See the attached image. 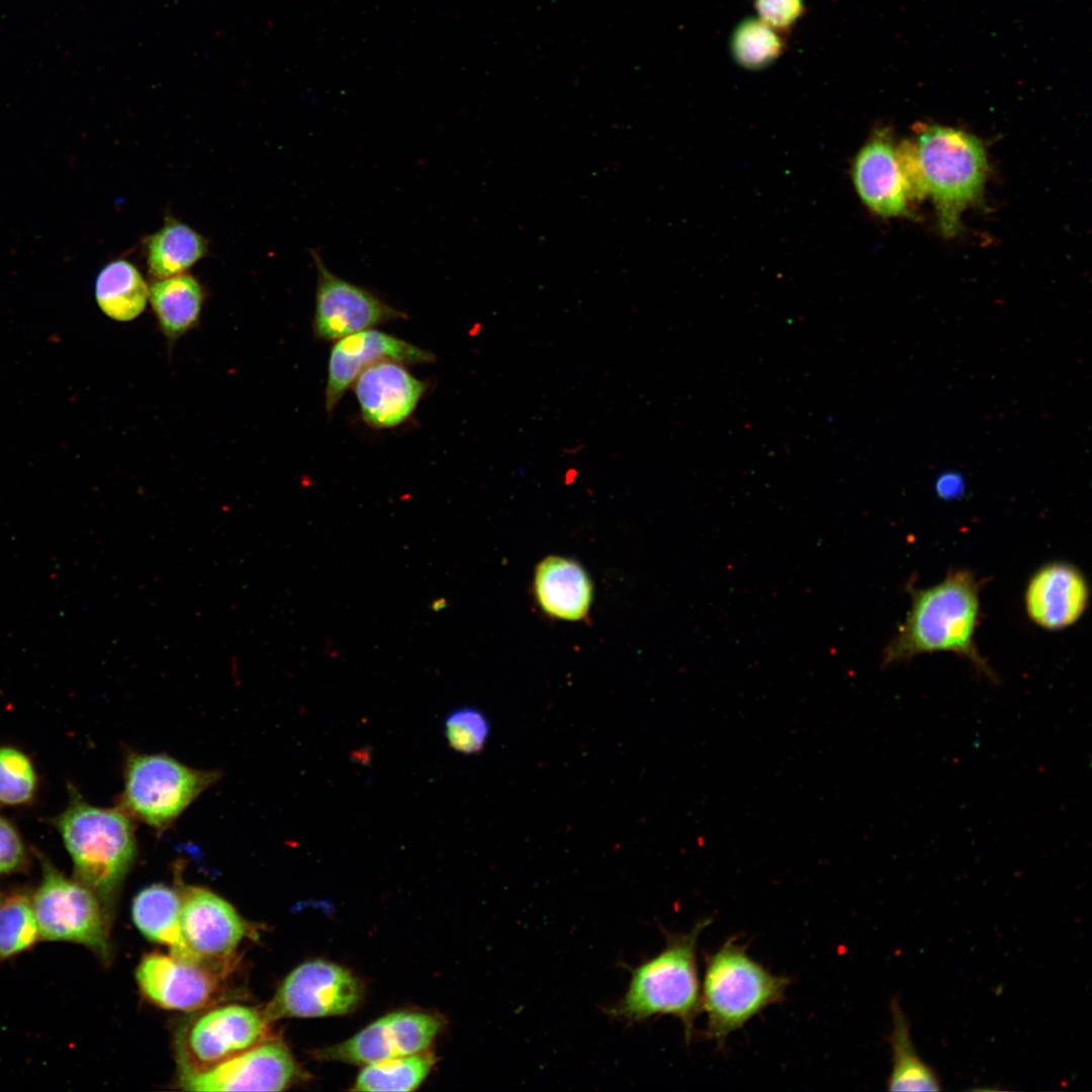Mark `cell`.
Listing matches in <instances>:
<instances>
[{
    "instance_id": "obj_1",
    "label": "cell",
    "mask_w": 1092,
    "mask_h": 1092,
    "mask_svg": "<svg viewBox=\"0 0 1092 1092\" xmlns=\"http://www.w3.org/2000/svg\"><path fill=\"white\" fill-rule=\"evenodd\" d=\"M911 608L883 651V666L937 651L967 658L979 674L997 681L996 673L977 650L979 581L966 569L954 570L937 584L910 589Z\"/></svg>"
},
{
    "instance_id": "obj_2",
    "label": "cell",
    "mask_w": 1092,
    "mask_h": 1092,
    "mask_svg": "<svg viewBox=\"0 0 1092 1092\" xmlns=\"http://www.w3.org/2000/svg\"><path fill=\"white\" fill-rule=\"evenodd\" d=\"M916 199L929 195L937 210L940 230L953 236L963 211L982 193L988 161L974 135L943 125H923L914 141L898 146Z\"/></svg>"
},
{
    "instance_id": "obj_3",
    "label": "cell",
    "mask_w": 1092,
    "mask_h": 1092,
    "mask_svg": "<svg viewBox=\"0 0 1092 1092\" xmlns=\"http://www.w3.org/2000/svg\"><path fill=\"white\" fill-rule=\"evenodd\" d=\"M75 879L90 889L111 921L115 900L136 855L130 817L120 808L88 804L71 787L67 808L55 818Z\"/></svg>"
},
{
    "instance_id": "obj_4",
    "label": "cell",
    "mask_w": 1092,
    "mask_h": 1092,
    "mask_svg": "<svg viewBox=\"0 0 1092 1092\" xmlns=\"http://www.w3.org/2000/svg\"><path fill=\"white\" fill-rule=\"evenodd\" d=\"M711 922L705 918L688 932L666 933L665 946L659 953L630 969L625 994L606 1009L607 1013L628 1024L671 1015L681 1021L689 1041L702 1009L697 944Z\"/></svg>"
},
{
    "instance_id": "obj_5",
    "label": "cell",
    "mask_w": 1092,
    "mask_h": 1092,
    "mask_svg": "<svg viewBox=\"0 0 1092 1092\" xmlns=\"http://www.w3.org/2000/svg\"><path fill=\"white\" fill-rule=\"evenodd\" d=\"M790 980L771 974L734 938L706 957L701 995L706 1035L722 1044L768 1006L784 1000Z\"/></svg>"
},
{
    "instance_id": "obj_6",
    "label": "cell",
    "mask_w": 1092,
    "mask_h": 1092,
    "mask_svg": "<svg viewBox=\"0 0 1092 1092\" xmlns=\"http://www.w3.org/2000/svg\"><path fill=\"white\" fill-rule=\"evenodd\" d=\"M218 778L217 771L192 768L165 754L129 753L119 808L163 830Z\"/></svg>"
},
{
    "instance_id": "obj_7",
    "label": "cell",
    "mask_w": 1092,
    "mask_h": 1092,
    "mask_svg": "<svg viewBox=\"0 0 1092 1092\" xmlns=\"http://www.w3.org/2000/svg\"><path fill=\"white\" fill-rule=\"evenodd\" d=\"M36 855L41 879L31 899L40 939L78 943L107 960L110 922L96 895L66 877L47 856Z\"/></svg>"
},
{
    "instance_id": "obj_8",
    "label": "cell",
    "mask_w": 1092,
    "mask_h": 1092,
    "mask_svg": "<svg viewBox=\"0 0 1092 1092\" xmlns=\"http://www.w3.org/2000/svg\"><path fill=\"white\" fill-rule=\"evenodd\" d=\"M264 1011L245 1005H224L197 1016L179 1043L181 1073L210 1069L270 1038Z\"/></svg>"
},
{
    "instance_id": "obj_9",
    "label": "cell",
    "mask_w": 1092,
    "mask_h": 1092,
    "mask_svg": "<svg viewBox=\"0 0 1092 1092\" xmlns=\"http://www.w3.org/2000/svg\"><path fill=\"white\" fill-rule=\"evenodd\" d=\"M363 987L346 968L325 960L305 962L282 982L264 1010L267 1018L343 1015L360 1003Z\"/></svg>"
},
{
    "instance_id": "obj_10",
    "label": "cell",
    "mask_w": 1092,
    "mask_h": 1092,
    "mask_svg": "<svg viewBox=\"0 0 1092 1092\" xmlns=\"http://www.w3.org/2000/svg\"><path fill=\"white\" fill-rule=\"evenodd\" d=\"M310 255L316 269L313 332L317 339L337 341L406 317L372 291L333 273L316 251Z\"/></svg>"
},
{
    "instance_id": "obj_11",
    "label": "cell",
    "mask_w": 1092,
    "mask_h": 1092,
    "mask_svg": "<svg viewBox=\"0 0 1092 1092\" xmlns=\"http://www.w3.org/2000/svg\"><path fill=\"white\" fill-rule=\"evenodd\" d=\"M442 1028L432 1013L401 1010L386 1014L352 1037L318 1050L324 1061L369 1065L383 1060L424 1052Z\"/></svg>"
},
{
    "instance_id": "obj_12",
    "label": "cell",
    "mask_w": 1092,
    "mask_h": 1092,
    "mask_svg": "<svg viewBox=\"0 0 1092 1092\" xmlns=\"http://www.w3.org/2000/svg\"><path fill=\"white\" fill-rule=\"evenodd\" d=\"M300 1076L288 1048L270 1037L210 1069L180 1073L179 1083L188 1091H281Z\"/></svg>"
},
{
    "instance_id": "obj_13",
    "label": "cell",
    "mask_w": 1092,
    "mask_h": 1092,
    "mask_svg": "<svg viewBox=\"0 0 1092 1092\" xmlns=\"http://www.w3.org/2000/svg\"><path fill=\"white\" fill-rule=\"evenodd\" d=\"M851 178L862 203L881 217L905 216L916 200L898 146L886 128L875 130L858 150Z\"/></svg>"
},
{
    "instance_id": "obj_14",
    "label": "cell",
    "mask_w": 1092,
    "mask_h": 1092,
    "mask_svg": "<svg viewBox=\"0 0 1092 1092\" xmlns=\"http://www.w3.org/2000/svg\"><path fill=\"white\" fill-rule=\"evenodd\" d=\"M181 926L193 958L209 966L225 962L247 935L236 909L209 890L188 887L182 895Z\"/></svg>"
},
{
    "instance_id": "obj_15",
    "label": "cell",
    "mask_w": 1092,
    "mask_h": 1092,
    "mask_svg": "<svg viewBox=\"0 0 1092 1092\" xmlns=\"http://www.w3.org/2000/svg\"><path fill=\"white\" fill-rule=\"evenodd\" d=\"M381 361L402 364L430 363L435 355L406 341L375 330H365L337 340L329 362L325 406L333 413L357 376L368 366Z\"/></svg>"
},
{
    "instance_id": "obj_16",
    "label": "cell",
    "mask_w": 1092,
    "mask_h": 1092,
    "mask_svg": "<svg viewBox=\"0 0 1092 1092\" xmlns=\"http://www.w3.org/2000/svg\"><path fill=\"white\" fill-rule=\"evenodd\" d=\"M212 966L175 954L151 953L138 966L141 991L153 1003L170 1010L190 1011L206 1005L217 990Z\"/></svg>"
},
{
    "instance_id": "obj_17",
    "label": "cell",
    "mask_w": 1092,
    "mask_h": 1092,
    "mask_svg": "<svg viewBox=\"0 0 1092 1092\" xmlns=\"http://www.w3.org/2000/svg\"><path fill=\"white\" fill-rule=\"evenodd\" d=\"M427 384L395 361L365 368L354 381L364 422L375 429L398 426L415 411Z\"/></svg>"
},
{
    "instance_id": "obj_18",
    "label": "cell",
    "mask_w": 1092,
    "mask_h": 1092,
    "mask_svg": "<svg viewBox=\"0 0 1092 1092\" xmlns=\"http://www.w3.org/2000/svg\"><path fill=\"white\" fill-rule=\"evenodd\" d=\"M1089 600L1083 573L1066 562L1040 567L1025 590V608L1030 620L1046 630H1061L1076 623Z\"/></svg>"
},
{
    "instance_id": "obj_19",
    "label": "cell",
    "mask_w": 1092,
    "mask_h": 1092,
    "mask_svg": "<svg viewBox=\"0 0 1092 1092\" xmlns=\"http://www.w3.org/2000/svg\"><path fill=\"white\" fill-rule=\"evenodd\" d=\"M534 596L549 617L580 621L589 612L594 587L585 569L574 559L551 555L534 572Z\"/></svg>"
},
{
    "instance_id": "obj_20",
    "label": "cell",
    "mask_w": 1092,
    "mask_h": 1092,
    "mask_svg": "<svg viewBox=\"0 0 1092 1092\" xmlns=\"http://www.w3.org/2000/svg\"><path fill=\"white\" fill-rule=\"evenodd\" d=\"M181 906V895L175 890L165 885H152L134 898L132 919L150 940L169 946L172 954L197 962L183 937Z\"/></svg>"
},
{
    "instance_id": "obj_21",
    "label": "cell",
    "mask_w": 1092,
    "mask_h": 1092,
    "mask_svg": "<svg viewBox=\"0 0 1092 1092\" xmlns=\"http://www.w3.org/2000/svg\"><path fill=\"white\" fill-rule=\"evenodd\" d=\"M149 300L162 333L174 341L197 325L204 290L195 277L183 273L156 279L149 286Z\"/></svg>"
},
{
    "instance_id": "obj_22",
    "label": "cell",
    "mask_w": 1092,
    "mask_h": 1092,
    "mask_svg": "<svg viewBox=\"0 0 1092 1092\" xmlns=\"http://www.w3.org/2000/svg\"><path fill=\"white\" fill-rule=\"evenodd\" d=\"M94 293L102 312L117 322L139 316L149 300V286L143 275L124 259L110 261L102 267L95 279Z\"/></svg>"
},
{
    "instance_id": "obj_23",
    "label": "cell",
    "mask_w": 1092,
    "mask_h": 1092,
    "mask_svg": "<svg viewBox=\"0 0 1092 1092\" xmlns=\"http://www.w3.org/2000/svg\"><path fill=\"white\" fill-rule=\"evenodd\" d=\"M207 253V241L186 223L168 219L147 241L150 275L163 279L185 273Z\"/></svg>"
},
{
    "instance_id": "obj_24",
    "label": "cell",
    "mask_w": 1092,
    "mask_h": 1092,
    "mask_svg": "<svg viewBox=\"0 0 1092 1092\" xmlns=\"http://www.w3.org/2000/svg\"><path fill=\"white\" fill-rule=\"evenodd\" d=\"M892 1071L887 1085L891 1091H939L935 1071L917 1054L911 1039L909 1022L897 1000L891 1002Z\"/></svg>"
},
{
    "instance_id": "obj_25",
    "label": "cell",
    "mask_w": 1092,
    "mask_h": 1092,
    "mask_svg": "<svg viewBox=\"0 0 1092 1092\" xmlns=\"http://www.w3.org/2000/svg\"><path fill=\"white\" fill-rule=\"evenodd\" d=\"M434 1063L432 1054L420 1052L365 1065L352 1090L413 1091L423 1083Z\"/></svg>"
},
{
    "instance_id": "obj_26",
    "label": "cell",
    "mask_w": 1092,
    "mask_h": 1092,
    "mask_svg": "<svg viewBox=\"0 0 1092 1092\" xmlns=\"http://www.w3.org/2000/svg\"><path fill=\"white\" fill-rule=\"evenodd\" d=\"M40 939L31 895L25 890L0 902V963L30 949Z\"/></svg>"
},
{
    "instance_id": "obj_27",
    "label": "cell",
    "mask_w": 1092,
    "mask_h": 1092,
    "mask_svg": "<svg viewBox=\"0 0 1092 1092\" xmlns=\"http://www.w3.org/2000/svg\"><path fill=\"white\" fill-rule=\"evenodd\" d=\"M730 44L735 62L747 70L767 67L785 51L782 34L759 18L752 17L744 19L736 26Z\"/></svg>"
},
{
    "instance_id": "obj_28",
    "label": "cell",
    "mask_w": 1092,
    "mask_h": 1092,
    "mask_svg": "<svg viewBox=\"0 0 1092 1092\" xmlns=\"http://www.w3.org/2000/svg\"><path fill=\"white\" fill-rule=\"evenodd\" d=\"M37 778L30 758L17 748L0 747V804L18 806L30 802Z\"/></svg>"
},
{
    "instance_id": "obj_29",
    "label": "cell",
    "mask_w": 1092,
    "mask_h": 1092,
    "mask_svg": "<svg viewBox=\"0 0 1092 1092\" xmlns=\"http://www.w3.org/2000/svg\"><path fill=\"white\" fill-rule=\"evenodd\" d=\"M444 734L448 745L462 754L481 751L490 734V723L481 710L464 706L452 710L444 720Z\"/></svg>"
},
{
    "instance_id": "obj_30",
    "label": "cell",
    "mask_w": 1092,
    "mask_h": 1092,
    "mask_svg": "<svg viewBox=\"0 0 1092 1092\" xmlns=\"http://www.w3.org/2000/svg\"><path fill=\"white\" fill-rule=\"evenodd\" d=\"M758 18L777 32L784 34L803 15V0H754Z\"/></svg>"
},
{
    "instance_id": "obj_31",
    "label": "cell",
    "mask_w": 1092,
    "mask_h": 1092,
    "mask_svg": "<svg viewBox=\"0 0 1092 1092\" xmlns=\"http://www.w3.org/2000/svg\"><path fill=\"white\" fill-rule=\"evenodd\" d=\"M27 863L26 847L19 832L0 816V875L23 871Z\"/></svg>"
},
{
    "instance_id": "obj_32",
    "label": "cell",
    "mask_w": 1092,
    "mask_h": 1092,
    "mask_svg": "<svg viewBox=\"0 0 1092 1092\" xmlns=\"http://www.w3.org/2000/svg\"><path fill=\"white\" fill-rule=\"evenodd\" d=\"M937 492L946 497H956L962 491L963 483L961 478L954 475H945L939 478L936 484Z\"/></svg>"
},
{
    "instance_id": "obj_33",
    "label": "cell",
    "mask_w": 1092,
    "mask_h": 1092,
    "mask_svg": "<svg viewBox=\"0 0 1092 1092\" xmlns=\"http://www.w3.org/2000/svg\"><path fill=\"white\" fill-rule=\"evenodd\" d=\"M3 896H4V895H2V894L0 893V902H1L2 898H3Z\"/></svg>"
}]
</instances>
